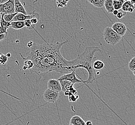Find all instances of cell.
<instances>
[{"mask_svg":"<svg viewBox=\"0 0 135 125\" xmlns=\"http://www.w3.org/2000/svg\"><path fill=\"white\" fill-rule=\"evenodd\" d=\"M68 42H57L55 44L46 42L41 45L34 42L30 48V55L23 59L32 61L34 66L30 70L38 75L52 71L65 74L70 73L73 71L72 61L65 59L60 52L62 47Z\"/></svg>","mask_w":135,"mask_h":125,"instance_id":"6da1fadb","label":"cell"},{"mask_svg":"<svg viewBox=\"0 0 135 125\" xmlns=\"http://www.w3.org/2000/svg\"><path fill=\"white\" fill-rule=\"evenodd\" d=\"M101 51L99 47H87L81 54L78 55L75 59L71 61L73 71H75L76 69L81 68H84L88 71L89 77L84 83H91L96 79L95 70L93 68V60L95 54Z\"/></svg>","mask_w":135,"mask_h":125,"instance_id":"7a4b0ae2","label":"cell"},{"mask_svg":"<svg viewBox=\"0 0 135 125\" xmlns=\"http://www.w3.org/2000/svg\"><path fill=\"white\" fill-rule=\"evenodd\" d=\"M104 40L107 44L114 46L121 41L122 37L118 35L111 27H106L103 32Z\"/></svg>","mask_w":135,"mask_h":125,"instance_id":"3957f363","label":"cell"},{"mask_svg":"<svg viewBox=\"0 0 135 125\" xmlns=\"http://www.w3.org/2000/svg\"><path fill=\"white\" fill-rule=\"evenodd\" d=\"M43 99L48 103H55L59 97V93L47 89L43 93Z\"/></svg>","mask_w":135,"mask_h":125,"instance_id":"277c9868","label":"cell"},{"mask_svg":"<svg viewBox=\"0 0 135 125\" xmlns=\"http://www.w3.org/2000/svg\"><path fill=\"white\" fill-rule=\"evenodd\" d=\"M15 12L14 0H8L7 2L0 4V14H13Z\"/></svg>","mask_w":135,"mask_h":125,"instance_id":"5b68a950","label":"cell"},{"mask_svg":"<svg viewBox=\"0 0 135 125\" xmlns=\"http://www.w3.org/2000/svg\"><path fill=\"white\" fill-rule=\"evenodd\" d=\"M57 80L59 81L62 80H68V81L71 82L73 84L82 82L80 79L77 78L76 76V72L74 71H73L70 73L64 74L62 76L59 78Z\"/></svg>","mask_w":135,"mask_h":125,"instance_id":"8992f818","label":"cell"},{"mask_svg":"<svg viewBox=\"0 0 135 125\" xmlns=\"http://www.w3.org/2000/svg\"><path fill=\"white\" fill-rule=\"evenodd\" d=\"M115 32L121 37L126 34L127 31V28L125 25L121 22H115L113 25L111 27Z\"/></svg>","mask_w":135,"mask_h":125,"instance_id":"52a82bcc","label":"cell"},{"mask_svg":"<svg viewBox=\"0 0 135 125\" xmlns=\"http://www.w3.org/2000/svg\"><path fill=\"white\" fill-rule=\"evenodd\" d=\"M39 16V15L36 13L35 11L32 12L29 15H25L22 13H17L16 16L14 17L12 21L16 22V21H21V22H24L27 19H31L35 17L36 16Z\"/></svg>","mask_w":135,"mask_h":125,"instance_id":"ba28073f","label":"cell"},{"mask_svg":"<svg viewBox=\"0 0 135 125\" xmlns=\"http://www.w3.org/2000/svg\"><path fill=\"white\" fill-rule=\"evenodd\" d=\"M48 89L57 93H60L62 91V88L59 81L57 79H51L49 80L47 83Z\"/></svg>","mask_w":135,"mask_h":125,"instance_id":"9c48e42d","label":"cell"},{"mask_svg":"<svg viewBox=\"0 0 135 125\" xmlns=\"http://www.w3.org/2000/svg\"><path fill=\"white\" fill-rule=\"evenodd\" d=\"M14 6L15 12L16 13H22L27 15V11L19 0H14Z\"/></svg>","mask_w":135,"mask_h":125,"instance_id":"30bf717a","label":"cell"},{"mask_svg":"<svg viewBox=\"0 0 135 125\" xmlns=\"http://www.w3.org/2000/svg\"><path fill=\"white\" fill-rule=\"evenodd\" d=\"M135 9V6L131 3L130 1H125L123 5L122 6L121 10L125 12H129L130 13H133Z\"/></svg>","mask_w":135,"mask_h":125,"instance_id":"8fae6325","label":"cell"},{"mask_svg":"<svg viewBox=\"0 0 135 125\" xmlns=\"http://www.w3.org/2000/svg\"><path fill=\"white\" fill-rule=\"evenodd\" d=\"M70 124L73 125H86V122L81 117L75 116L71 118Z\"/></svg>","mask_w":135,"mask_h":125,"instance_id":"7c38bea8","label":"cell"},{"mask_svg":"<svg viewBox=\"0 0 135 125\" xmlns=\"http://www.w3.org/2000/svg\"><path fill=\"white\" fill-rule=\"evenodd\" d=\"M104 6L108 13H113L114 10L113 6V0H105Z\"/></svg>","mask_w":135,"mask_h":125,"instance_id":"4fadbf2b","label":"cell"},{"mask_svg":"<svg viewBox=\"0 0 135 125\" xmlns=\"http://www.w3.org/2000/svg\"><path fill=\"white\" fill-rule=\"evenodd\" d=\"M25 27L24 22L21 21H12L11 22V27L15 30H20Z\"/></svg>","mask_w":135,"mask_h":125,"instance_id":"5bb4252c","label":"cell"},{"mask_svg":"<svg viewBox=\"0 0 135 125\" xmlns=\"http://www.w3.org/2000/svg\"><path fill=\"white\" fill-rule=\"evenodd\" d=\"M104 66V63L100 60H96L93 62V68H94L95 70H102Z\"/></svg>","mask_w":135,"mask_h":125,"instance_id":"9a60e30c","label":"cell"},{"mask_svg":"<svg viewBox=\"0 0 135 125\" xmlns=\"http://www.w3.org/2000/svg\"><path fill=\"white\" fill-rule=\"evenodd\" d=\"M104 0H89L88 2L91 3L95 7L97 8H102L104 6Z\"/></svg>","mask_w":135,"mask_h":125,"instance_id":"2e32d148","label":"cell"},{"mask_svg":"<svg viewBox=\"0 0 135 125\" xmlns=\"http://www.w3.org/2000/svg\"><path fill=\"white\" fill-rule=\"evenodd\" d=\"M59 82L62 88V91L64 93H65V92L68 90L69 87L73 84L71 82L68 81V80H62L60 81Z\"/></svg>","mask_w":135,"mask_h":125,"instance_id":"e0dca14e","label":"cell"},{"mask_svg":"<svg viewBox=\"0 0 135 125\" xmlns=\"http://www.w3.org/2000/svg\"><path fill=\"white\" fill-rule=\"evenodd\" d=\"M125 1L122 0H113V6L114 10H119L121 9L122 6L124 3Z\"/></svg>","mask_w":135,"mask_h":125,"instance_id":"ac0fdd59","label":"cell"},{"mask_svg":"<svg viewBox=\"0 0 135 125\" xmlns=\"http://www.w3.org/2000/svg\"><path fill=\"white\" fill-rule=\"evenodd\" d=\"M34 64L31 60H26L24 62V65L23 67V69L26 70L27 69L30 70L33 68Z\"/></svg>","mask_w":135,"mask_h":125,"instance_id":"d6986e66","label":"cell"},{"mask_svg":"<svg viewBox=\"0 0 135 125\" xmlns=\"http://www.w3.org/2000/svg\"><path fill=\"white\" fill-rule=\"evenodd\" d=\"M4 14H2V17H1V20L0 23V26L2 27L6 28H9L11 27V23L10 22H6V21L3 19V16Z\"/></svg>","mask_w":135,"mask_h":125,"instance_id":"ffe728a7","label":"cell"},{"mask_svg":"<svg viewBox=\"0 0 135 125\" xmlns=\"http://www.w3.org/2000/svg\"><path fill=\"white\" fill-rule=\"evenodd\" d=\"M17 14V13H14V14H10V15L4 14L3 19L6 21V22L11 23L14 17L16 16Z\"/></svg>","mask_w":135,"mask_h":125,"instance_id":"44dd1931","label":"cell"},{"mask_svg":"<svg viewBox=\"0 0 135 125\" xmlns=\"http://www.w3.org/2000/svg\"><path fill=\"white\" fill-rule=\"evenodd\" d=\"M8 61V57L6 55L0 53V65H4Z\"/></svg>","mask_w":135,"mask_h":125,"instance_id":"7402d4cb","label":"cell"},{"mask_svg":"<svg viewBox=\"0 0 135 125\" xmlns=\"http://www.w3.org/2000/svg\"><path fill=\"white\" fill-rule=\"evenodd\" d=\"M128 68L130 70L133 72L135 70V56L133 57L128 63Z\"/></svg>","mask_w":135,"mask_h":125,"instance_id":"603a6c76","label":"cell"},{"mask_svg":"<svg viewBox=\"0 0 135 125\" xmlns=\"http://www.w3.org/2000/svg\"><path fill=\"white\" fill-rule=\"evenodd\" d=\"M69 1H57L56 4L58 7L62 8L67 6Z\"/></svg>","mask_w":135,"mask_h":125,"instance_id":"cb8c5ba5","label":"cell"},{"mask_svg":"<svg viewBox=\"0 0 135 125\" xmlns=\"http://www.w3.org/2000/svg\"><path fill=\"white\" fill-rule=\"evenodd\" d=\"M24 22L25 26L27 27L28 29H29L30 30L34 29V27H35V25H33L31 24V21H30V19L26 20V21H25Z\"/></svg>","mask_w":135,"mask_h":125,"instance_id":"d4e9b609","label":"cell"},{"mask_svg":"<svg viewBox=\"0 0 135 125\" xmlns=\"http://www.w3.org/2000/svg\"><path fill=\"white\" fill-rule=\"evenodd\" d=\"M126 14H127L126 12L121 10V11H119L117 15L116 16V17L118 19H121L122 18H123L124 16H125L126 15Z\"/></svg>","mask_w":135,"mask_h":125,"instance_id":"484cf974","label":"cell"},{"mask_svg":"<svg viewBox=\"0 0 135 125\" xmlns=\"http://www.w3.org/2000/svg\"><path fill=\"white\" fill-rule=\"evenodd\" d=\"M40 18V16H36L35 17L30 19V21H31V24L33 25H35L38 21Z\"/></svg>","mask_w":135,"mask_h":125,"instance_id":"4316f807","label":"cell"},{"mask_svg":"<svg viewBox=\"0 0 135 125\" xmlns=\"http://www.w3.org/2000/svg\"><path fill=\"white\" fill-rule=\"evenodd\" d=\"M79 98V96L78 95H72L69 96V100L70 102H75L77 101V100Z\"/></svg>","mask_w":135,"mask_h":125,"instance_id":"83f0119b","label":"cell"},{"mask_svg":"<svg viewBox=\"0 0 135 125\" xmlns=\"http://www.w3.org/2000/svg\"><path fill=\"white\" fill-rule=\"evenodd\" d=\"M7 30H8V28H4V27H3L0 26V35H2L3 34H5V33H7Z\"/></svg>","mask_w":135,"mask_h":125,"instance_id":"f1b7e54d","label":"cell"},{"mask_svg":"<svg viewBox=\"0 0 135 125\" xmlns=\"http://www.w3.org/2000/svg\"><path fill=\"white\" fill-rule=\"evenodd\" d=\"M7 33H5V34L0 35V41L7 38Z\"/></svg>","mask_w":135,"mask_h":125,"instance_id":"f546056e","label":"cell"},{"mask_svg":"<svg viewBox=\"0 0 135 125\" xmlns=\"http://www.w3.org/2000/svg\"><path fill=\"white\" fill-rule=\"evenodd\" d=\"M33 42L32 41H30L27 44V46L28 48H31V47L32 46L33 44Z\"/></svg>","mask_w":135,"mask_h":125,"instance_id":"4dcf8cb0","label":"cell"},{"mask_svg":"<svg viewBox=\"0 0 135 125\" xmlns=\"http://www.w3.org/2000/svg\"><path fill=\"white\" fill-rule=\"evenodd\" d=\"M8 0H0V4H3L7 2Z\"/></svg>","mask_w":135,"mask_h":125,"instance_id":"1f68e13d","label":"cell"},{"mask_svg":"<svg viewBox=\"0 0 135 125\" xmlns=\"http://www.w3.org/2000/svg\"><path fill=\"white\" fill-rule=\"evenodd\" d=\"M118 12H119V11L116 10H114V12H113V15H114V16H116L117 15L118 13Z\"/></svg>","mask_w":135,"mask_h":125,"instance_id":"d6a6232c","label":"cell"},{"mask_svg":"<svg viewBox=\"0 0 135 125\" xmlns=\"http://www.w3.org/2000/svg\"><path fill=\"white\" fill-rule=\"evenodd\" d=\"M86 125H92V123L90 121H88L86 122Z\"/></svg>","mask_w":135,"mask_h":125,"instance_id":"836d02e7","label":"cell"},{"mask_svg":"<svg viewBox=\"0 0 135 125\" xmlns=\"http://www.w3.org/2000/svg\"><path fill=\"white\" fill-rule=\"evenodd\" d=\"M6 55V56L8 57H8H11V54H10V53H8Z\"/></svg>","mask_w":135,"mask_h":125,"instance_id":"e575fe53","label":"cell"},{"mask_svg":"<svg viewBox=\"0 0 135 125\" xmlns=\"http://www.w3.org/2000/svg\"><path fill=\"white\" fill-rule=\"evenodd\" d=\"M130 2H131V3H132L133 5H134L135 4V1H133V0H131L130 1Z\"/></svg>","mask_w":135,"mask_h":125,"instance_id":"d590c367","label":"cell"},{"mask_svg":"<svg viewBox=\"0 0 135 125\" xmlns=\"http://www.w3.org/2000/svg\"><path fill=\"white\" fill-rule=\"evenodd\" d=\"M1 17H2V14H0V23H1Z\"/></svg>","mask_w":135,"mask_h":125,"instance_id":"8d00e7d4","label":"cell"},{"mask_svg":"<svg viewBox=\"0 0 135 125\" xmlns=\"http://www.w3.org/2000/svg\"><path fill=\"white\" fill-rule=\"evenodd\" d=\"M133 75L135 76V70L133 72Z\"/></svg>","mask_w":135,"mask_h":125,"instance_id":"74e56055","label":"cell"},{"mask_svg":"<svg viewBox=\"0 0 135 125\" xmlns=\"http://www.w3.org/2000/svg\"><path fill=\"white\" fill-rule=\"evenodd\" d=\"M69 125H72V124H69Z\"/></svg>","mask_w":135,"mask_h":125,"instance_id":"f35d334b","label":"cell"}]
</instances>
